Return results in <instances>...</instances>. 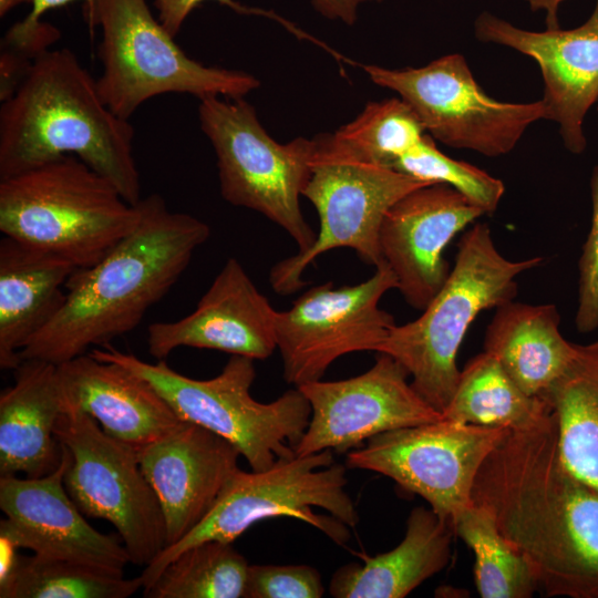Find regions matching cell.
Segmentation results:
<instances>
[{
	"instance_id": "1",
	"label": "cell",
	"mask_w": 598,
	"mask_h": 598,
	"mask_svg": "<svg viewBox=\"0 0 598 598\" xmlns=\"http://www.w3.org/2000/svg\"><path fill=\"white\" fill-rule=\"evenodd\" d=\"M472 501L527 560L546 596L598 598V491L564 462L554 411L507 431L480 467Z\"/></svg>"
},
{
	"instance_id": "2",
	"label": "cell",
	"mask_w": 598,
	"mask_h": 598,
	"mask_svg": "<svg viewBox=\"0 0 598 598\" xmlns=\"http://www.w3.org/2000/svg\"><path fill=\"white\" fill-rule=\"evenodd\" d=\"M135 205L136 227L99 262L71 274L63 307L25 344L21 361L59 365L132 331L210 236L206 223L171 210L157 194Z\"/></svg>"
},
{
	"instance_id": "3",
	"label": "cell",
	"mask_w": 598,
	"mask_h": 598,
	"mask_svg": "<svg viewBox=\"0 0 598 598\" xmlns=\"http://www.w3.org/2000/svg\"><path fill=\"white\" fill-rule=\"evenodd\" d=\"M128 120L104 103L96 79L69 49L49 50L0 107V178L62 155L107 177L135 205L141 178Z\"/></svg>"
},
{
	"instance_id": "4",
	"label": "cell",
	"mask_w": 598,
	"mask_h": 598,
	"mask_svg": "<svg viewBox=\"0 0 598 598\" xmlns=\"http://www.w3.org/2000/svg\"><path fill=\"white\" fill-rule=\"evenodd\" d=\"M540 262V257L507 259L495 246L489 226L473 225L457 244L446 281L422 315L394 324L377 352L400 362L415 391L443 413L457 385L456 354L470 326L480 312L514 300L516 278Z\"/></svg>"
},
{
	"instance_id": "5",
	"label": "cell",
	"mask_w": 598,
	"mask_h": 598,
	"mask_svg": "<svg viewBox=\"0 0 598 598\" xmlns=\"http://www.w3.org/2000/svg\"><path fill=\"white\" fill-rule=\"evenodd\" d=\"M140 220L137 205L74 155L0 178V231L75 268L99 262Z\"/></svg>"
},
{
	"instance_id": "6",
	"label": "cell",
	"mask_w": 598,
	"mask_h": 598,
	"mask_svg": "<svg viewBox=\"0 0 598 598\" xmlns=\"http://www.w3.org/2000/svg\"><path fill=\"white\" fill-rule=\"evenodd\" d=\"M89 353L146 380L182 421L229 441L252 471H265L279 458L293 457V447L310 421V403L297 386L270 403L258 402L250 395L256 369L255 360L248 357L231 355L218 375L198 380L178 373L164 360L150 363L111 343Z\"/></svg>"
},
{
	"instance_id": "7",
	"label": "cell",
	"mask_w": 598,
	"mask_h": 598,
	"mask_svg": "<svg viewBox=\"0 0 598 598\" xmlns=\"http://www.w3.org/2000/svg\"><path fill=\"white\" fill-rule=\"evenodd\" d=\"M346 467L333 464L331 450L279 458L265 471L239 467L228 478L205 518L176 544L165 547L141 577L148 588L179 553L202 542L233 543L261 519L289 516L313 524L340 544L359 515L346 492Z\"/></svg>"
},
{
	"instance_id": "8",
	"label": "cell",
	"mask_w": 598,
	"mask_h": 598,
	"mask_svg": "<svg viewBox=\"0 0 598 598\" xmlns=\"http://www.w3.org/2000/svg\"><path fill=\"white\" fill-rule=\"evenodd\" d=\"M87 23L102 29L99 92L121 118L128 120L144 102L162 94L244 99L260 85L249 73L189 58L146 0H97Z\"/></svg>"
},
{
	"instance_id": "9",
	"label": "cell",
	"mask_w": 598,
	"mask_h": 598,
	"mask_svg": "<svg viewBox=\"0 0 598 598\" xmlns=\"http://www.w3.org/2000/svg\"><path fill=\"white\" fill-rule=\"evenodd\" d=\"M432 183L377 164L334 133L315 137L311 173L302 196L315 206L320 228L305 252L277 262L269 281L275 292L290 295L306 286L302 274L320 255L351 248L368 265L383 259L379 233L389 208L409 192Z\"/></svg>"
},
{
	"instance_id": "10",
	"label": "cell",
	"mask_w": 598,
	"mask_h": 598,
	"mask_svg": "<svg viewBox=\"0 0 598 598\" xmlns=\"http://www.w3.org/2000/svg\"><path fill=\"white\" fill-rule=\"evenodd\" d=\"M198 118L216 155L224 199L280 226L298 245L297 254L308 250L317 234L302 215L300 196L310 177L315 138L279 144L244 99H200Z\"/></svg>"
},
{
	"instance_id": "11",
	"label": "cell",
	"mask_w": 598,
	"mask_h": 598,
	"mask_svg": "<svg viewBox=\"0 0 598 598\" xmlns=\"http://www.w3.org/2000/svg\"><path fill=\"white\" fill-rule=\"evenodd\" d=\"M55 437L69 452L64 486L78 508L116 528L131 563L150 565L165 548V523L138 454L72 405L63 404Z\"/></svg>"
},
{
	"instance_id": "12",
	"label": "cell",
	"mask_w": 598,
	"mask_h": 598,
	"mask_svg": "<svg viewBox=\"0 0 598 598\" xmlns=\"http://www.w3.org/2000/svg\"><path fill=\"white\" fill-rule=\"evenodd\" d=\"M370 80L396 92L425 132L454 147L488 157L509 153L529 125L545 118L543 101L509 103L492 99L475 81L465 59L447 54L421 68L363 65Z\"/></svg>"
},
{
	"instance_id": "13",
	"label": "cell",
	"mask_w": 598,
	"mask_h": 598,
	"mask_svg": "<svg viewBox=\"0 0 598 598\" xmlns=\"http://www.w3.org/2000/svg\"><path fill=\"white\" fill-rule=\"evenodd\" d=\"M508 430L445 420L396 429L350 451L347 466L390 477L423 497L453 527L473 505L472 488L480 467Z\"/></svg>"
},
{
	"instance_id": "14",
	"label": "cell",
	"mask_w": 598,
	"mask_h": 598,
	"mask_svg": "<svg viewBox=\"0 0 598 598\" xmlns=\"http://www.w3.org/2000/svg\"><path fill=\"white\" fill-rule=\"evenodd\" d=\"M398 288L382 261L365 281L336 288L332 281L306 290L286 311L277 312V348L287 383L321 380L340 357L375 351L395 324L379 307L383 295Z\"/></svg>"
},
{
	"instance_id": "15",
	"label": "cell",
	"mask_w": 598,
	"mask_h": 598,
	"mask_svg": "<svg viewBox=\"0 0 598 598\" xmlns=\"http://www.w3.org/2000/svg\"><path fill=\"white\" fill-rule=\"evenodd\" d=\"M409 377L400 362L379 353L360 375L297 386L310 403L311 416L295 454L347 452L383 432L442 421V413L415 391Z\"/></svg>"
},
{
	"instance_id": "16",
	"label": "cell",
	"mask_w": 598,
	"mask_h": 598,
	"mask_svg": "<svg viewBox=\"0 0 598 598\" xmlns=\"http://www.w3.org/2000/svg\"><path fill=\"white\" fill-rule=\"evenodd\" d=\"M59 467L41 477L0 478V537L34 555L123 571L131 557L113 535L93 528L64 486L69 452Z\"/></svg>"
},
{
	"instance_id": "17",
	"label": "cell",
	"mask_w": 598,
	"mask_h": 598,
	"mask_svg": "<svg viewBox=\"0 0 598 598\" xmlns=\"http://www.w3.org/2000/svg\"><path fill=\"white\" fill-rule=\"evenodd\" d=\"M485 212L454 187L434 183L415 188L386 212L379 233L383 261L398 290L414 309L423 310L446 281L448 243Z\"/></svg>"
},
{
	"instance_id": "18",
	"label": "cell",
	"mask_w": 598,
	"mask_h": 598,
	"mask_svg": "<svg viewBox=\"0 0 598 598\" xmlns=\"http://www.w3.org/2000/svg\"><path fill=\"white\" fill-rule=\"evenodd\" d=\"M480 41L514 49L537 62L544 80L545 118L559 125L565 147L580 154L587 145L584 120L598 102V0L579 27L529 31L492 14L474 24Z\"/></svg>"
},
{
	"instance_id": "19",
	"label": "cell",
	"mask_w": 598,
	"mask_h": 598,
	"mask_svg": "<svg viewBox=\"0 0 598 598\" xmlns=\"http://www.w3.org/2000/svg\"><path fill=\"white\" fill-rule=\"evenodd\" d=\"M277 312L241 264L229 258L189 315L148 326L147 349L157 360L181 347L264 360L277 349Z\"/></svg>"
},
{
	"instance_id": "20",
	"label": "cell",
	"mask_w": 598,
	"mask_h": 598,
	"mask_svg": "<svg viewBox=\"0 0 598 598\" xmlns=\"http://www.w3.org/2000/svg\"><path fill=\"white\" fill-rule=\"evenodd\" d=\"M239 455L223 436L185 421L138 453L163 513L165 547L205 518L238 467Z\"/></svg>"
},
{
	"instance_id": "21",
	"label": "cell",
	"mask_w": 598,
	"mask_h": 598,
	"mask_svg": "<svg viewBox=\"0 0 598 598\" xmlns=\"http://www.w3.org/2000/svg\"><path fill=\"white\" fill-rule=\"evenodd\" d=\"M56 367L62 403L137 454L183 422L151 383L120 364L85 353Z\"/></svg>"
},
{
	"instance_id": "22",
	"label": "cell",
	"mask_w": 598,
	"mask_h": 598,
	"mask_svg": "<svg viewBox=\"0 0 598 598\" xmlns=\"http://www.w3.org/2000/svg\"><path fill=\"white\" fill-rule=\"evenodd\" d=\"M0 395V475L41 477L56 470L62 447L55 425L63 411L58 367L22 360Z\"/></svg>"
},
{
	"instance_id": "23",
	"label": "cell",
	"mask_w": 598,
	"mask_h": 598,
	"mask_svg": "<svg viewBox=\"0 0 598 598\" xmlns=\"http://www.w3.org/2000/svg\"><path fill=\"white\" fill-rule=\"evenodd\" d=\"M65 258L8 236L0 241V368L16 370L20 352L61 310L75 270Z\"/></svg>"
},
{
	"instance_id": "24",
	"label": "cell",
	"mask_w": 598,
	"mask_h": 598,
	"mask_svg": "<svg viewBox=\"0 0 598 598\" xmlns=\"http://www.w3.org/2000/svg\"><path fill=\"white\" fill-rule=\"evenodd\" d=\"M454 535L432 508L415 507L395 548L340 567L329 591L336 598H403L447 565Z\"/></svg>"
},
{
	"instance_id": "25",
	"label": "cell",
	"mask_w": 598,
	"mask_h": 598,
	"mask_svg": "<svg viewBox=\"0 0 598 598\" xmlns=\"http://www.w3.org/2000/svg\"><path fill=\"white\" fill-rule=\"evenodd\" d=\"M559 326L555 305L511 300L495 309L484 350L498 359L525 393L545 398L575 354V343L563 337Z\"/></svg>"
},
{
	"instance_id": "26",
	"label": "cell",
	"mask_w": 598,
	"mask_h": 598,
	"mask_svg": "<svg viewBox=\"0 0 598 598\" xmlns=\"http://www.w3.org/2000/svg\"><path fill=\"white\" fill-rule=\"evenodd\" d=\"M556 415L564 462L598 491V341L575 354L545 396Z\"/></svg>"
},
{
	"instance_id": "27",
	"label": "cell",
	"mask_w": 598,
	"mask_h": 598,
	"mask_svg": "<svg viewBox=\"0 0 598 598\" xmlns=\"http://www.w3.org/2000/svg\"><path fill=\"white\" fill-rule=\"evenodd\" d=\"M551 413L546 398L525 393L498 359L484 350L460 371L455 392L442 416L460 424L524 430Z\"/></svg>"
},
{
	"instance_id": "28",
	"label": "cell",
	"mask_w": 598,
	"mask_h": 598,
	"mask_svg": "<svg viewBox=\"0 0 598 598\" xmlns=\"http://www.w3.org/2000/svg\"><path fill=\"white\" fill-rule=\"evenodd\" d=\"M248 569L231 543L210 539L179 553L143 594L146 598H245Z\"/></svg>"
},
{
	"instance_id": "29",
	"label": "cell",
	"mask_w": 598,
	"mask_h": 598,
	"mask_svg": "<svg viewBox=\"0 0 598 598\" xmlns=\"http://www.w3.org/2000/svg\"><path fill=\"white\" fill-rule=\"evenodd\" d=\"M143 588L141 575L62 559L20 556L10 578L0 585L1 598H127Z\"/></svg>"
},
{
	"instance_id": "30",
	"label": "cell",
	"mask_w": 598,
	"mask_h": 598,
	"mask_svg": "<svg viewBox=\"0 0 598 598\" xmlns=\"http://www.w3.org/2000/svg\"><path fill=\"white\" fill-rule=\"evenodd\" d=\"M460 536L475 555L474 576L483 598H529L539 590L527 560L498 532L489 513L473 503L455 520Z\"/></svg>"
},
{
	"instance_id": "31",
	"label": "cell",
	"mask_w": 598,
	"mask_h": 598,
	"mask_svg": "<svg viewBox=\"0 0 598 598\" xmlns=\"http://www.w3.org/2000/svg\"><path fill=\"white\" fill-rule=\"evenodd\" d=\"M336 136L365 158L394 169L425 135L413 109L401 97L370 102Z\"/></svg>"
},
{
	"instance_id": "32",
	"label": "cell",
	"mask_w": 598,
	"mask_h": 598,
	"mask_svg": "<svg viewBox=\"0 0 598 598\" xmlns=\"http://www.w3.org/2000/svg\"><path fill=\"white\" fill-rule=\"evenodd\" d=\"M394 169L427 183L447 184L492 214L504 195V183L485 171L442 153L434 138L425 134L421 142L403 155Z\"/></svg>"
},
{
	"instance_id": "33",
	"label": "cell",
	"mask_w": 598,
	"mask_h": 598,
	"mask_svg": "<svg viewBox=\"0 0 598 598\" xmlns=\"http://www.w3.org/2000/svg\"><path fill=\"white\" fill-rule=\"evenodd\" d=\"M320 573L308 565H249L245 598H320Z\"/></svg>"
},
{
	"instance_id": "34",
	"label": "cell",
	"mask_w": 598,
	"mask_h": 598,
	"mask_svg": "<svg viewBox=\"0 0 598 598\" xmlns=\"http://www.w3.org/2000/svg\"><path fill=\"white\" fill-rule=\"evenodd\" d=\"M591 225L578 261L579 290L576 329L587 333L598 328V165L591 181Z\"/></svg>"
},
{
	"instance_id": "35",
	"label": "cell",
	"mask_w": 598,
	"mask_h": 598,
	"mask_svg": "<svg viewBox=\"0 0 598 598\" xmlns=\"http://www.w3.org/2000/svg\"><path fill=\"white\" fill-rule=\"evenodd\" d=\"M205 0H154V4L158 12V20L164 28L172 34L176 35L187 17L193 10ZM220 3L230 7L238 12H254V9H247L234 0H216Z\"/></svg>"
},
{
	"instance_id": "36",
	"label": "cell",
	"mask_w": 598,
	"mask_h": 598,
	"mask_svg": "<svg viewBox=\"0 0 598 598\" xmlns=\"http://www.w3.org/2000/svg\"><path fill=\"white\" fill-rule=\"evenodd\" d=\"M73 1L85 3L86 19L94 11L97 0H34L30 13L21 21L11 25L9 31L16 35L27 37L40 30L45 22L42 21L43 14L52 9L63 7Z\"/></svg>"
},
{
	"instance_id": "37",
	"label": "cell",
	"mask_w": 598,
	"mask_h": 598,
	"mask_svg": "<svg viewBox=\"0 0 598 598\" xmlns=\"http://www.w3.org/2000/svg\"><path fill=\"white\" fill-rule=\"evenodd\" d=\"M312 7L324 18L352 25L358 18L359 8L370 1L380 0H309Z\"/></svg>"
},
{
	"instance_id": "38",
	"label": "cell",
	"mask_w": 598,
	"mask_h": 598,
	"mask_svg": "<svg viewBox=\"0 0 598 598\" xmlns=\"http://www.w3.org/2000/svg\"><path fill=\"white\" fill-rule=\"evenodd\" d=\"M533 11L542 10L546 16L547 29L559 28L558 10L565 0H526Z\"/></svg>"
},
{
	"instance_id": "39",
	"label": "cell",
	"mask_w": 598,
	"mask_h": 598,
	"mask_svg": "<svg viewBox=\"0 0 598 598\" xmlns=\"http://www.w3.org/2000/svg\"><path fill=\"white\" fill-rule=\"evenodd\" d=\"M34 0H0V17H4L13 8L23 3H33Z\"/></svg>"
}]
</instances>
